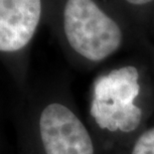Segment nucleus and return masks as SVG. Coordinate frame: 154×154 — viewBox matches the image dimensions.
Returning <instances> with one entry per match:
<instances>
[{
    "label": "nucleus",
    "mask_w": 154,
    "mask_h": 154,
    "mask_svg": "<svg viewBox=\"0 0 154 154\" xmlns=\"http://www.w3.org/2000/svg\"><path fill=\"white\" fill-rule=\"evenodd\" d=\"M64 29L71 47L93 62L109 57L122 41L119 25L93 0H68L64 11Z\"/></svg>",
    "instance_id": "f257e3e1"
},
{
    "label": "nucleus",
    "mask_w": 154,
    "mask_h": 154,
    "mask_svg": "<svg viewBox=\"0 0 154 154\" xmlns=\"http://www.w3.org/2000/svg\"><path fill=\"white\" fill-rule=\"evenodd\" d=\"M39 127L46 154H94L86 126L64 104L55 103L46 106Z\"/></svg>",
    "instance_id": "f03ea898"
},
{
    "label": "nucleus",
    "mask_w": 154,
    "mask_h": 154,
    "mask_svg": "<svg viewBox=\"0 0 154 154\" xmlns=\"http://www.w3.org/2000/svg\"><path fill=\"white\" fill-rule=\"evenodd\" d=\"M41 16V0H0V51L16 52L33 37Z\"/></svg>",
    "instance_id": "7ed1b4c3"
},
{
    "label": "nucleus",
    "mask_w": 154,
    "mask_h": 154,
    "mask_svg": "<svg viewBox=\"0 0 154 154\" xmlns=\"http://www.w3.org/2000/svg\"><path fill=\"white\" fill-rule=\"evenodd\" d=\"M132 154H154V127L144 131L136 139Z\"/></svg>",
    "instance_id": "20e7f679"
},
{
    "label": "nucleus",
    "mask_w": 154,
    "mask_h": 154,
    "mask_svg": "<svg viewBox=\"0 0 154 154\" xmlns=\"http://www.w3.org/2000/svg\"><path fill=\"white\" fill-rule=\"evenodd\" d=\"M126 1L131 3V4L142 5V4H146V3H148V2H151L152 0H126Z\"/></svg>",
    "instance_id": "39448f33"
}]
</instances>
